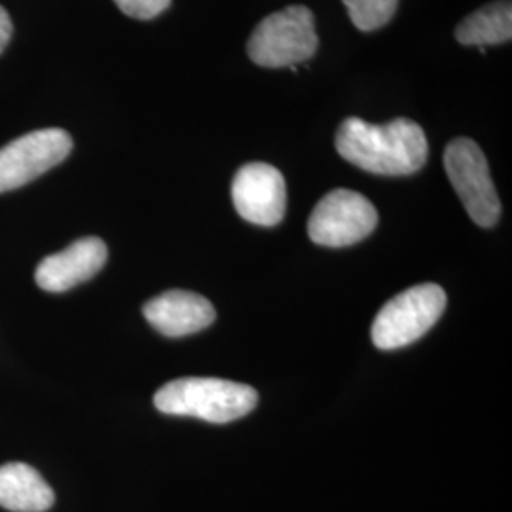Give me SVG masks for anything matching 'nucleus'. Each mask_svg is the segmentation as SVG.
Listing matches in <instances>:
<instances>
[{
	"mask_svg": "<svg viewBox=\"0 0 512 512\" xmlns=\"http://www.w3.org/2000/svg\"><path fill=\"white\" fill-rule=\"evenodd\" d=\"M143 313L154 329L169 338L196 334L207 329L217 317V311L205 296L179 289L148 300Z\"/></svg>",
	"mask_w": 512,
	"mask_h": 512,
	"instance_id": "10",
	"label": "nucleus"
},
{
	"mask_svg": "<svg viewBox=\"0 0 512 512\" xmlns=\"http://www.w3.org/2000/svg\"><path fill=\"white\" fill-rule=\"evenodd\" d=\"M444 167L469 217L482 228H492L501 215V203L484 152L475 141L458 137L446 147Z\"/></svg>",
	"mask_w": 512,
	"mask_h": 512,
	"instance_id": "5",
	"label": "nucleus"
},
{
	"mask_svg": "<svg viewBox=\"0 0 512 512\" xmlns=\"http://www.w3.org/2000/svg\"><path fill=\"white\" fill-rule=\"evenodd\" d=\"M109 258L105 241L82 238L74 241L65 251L46 256L37 266L35 279L42 291L65 293L76 285L90 281L99 274Z\"/></svg>",
	"mask_w": 512,
	"mask_h": 512,
	"instance_id": "9",
	"label": "nucleus"
},
{
	"mask_svg": "<svg viewBox=\"0 0 512 512\" xmlns=\"http://www.w3.org/2000/svg\"><path fill=\"white\" fill-rule=\"evenodd\" d=\"M116 6L135 19H152L160 16L171 0H114Z\"/></svg>",
	"mask_w": 512,
	"mask_h": 512,
	"instance_id": "14",
	"label": "nucleus"
},
{
	"mask_svg": "<svg viewBox=\"0 0 512 512\" xmlns=\"http://www.w3.org/2000/svg\"><path fill=\"white\" fill-rule=\"evenodd\" d=\"M12 33H14V25H12L10 14L6 12V8L0 6V54H2L4 48L8 46V42H10V38H12Z\"/></svg>",
	"mask_w": 512,
	"mask_h": 512,
	"instance_id": "15",
	"label": "nucleus"
},
{
	"mask_svg": "<svg viewBox=\"0 0 512 512\" xmlns=\"http://www.w3.org/2000/svg\"><path fill=\"white\" fill-rule=\"evenodd\" d=\"M54 490L27 463L0 467V507L12 512H46L54 505Z\"/></svg>",
	"mask_w": 512,
	"mask_h": 512,
	"instance_id": "11",
	"label": "nucleus"
},
{
	"mask_svg": "<svg viewBox=\"0 0 512 512\" xmlns=\"http://www.w3.org/2000/svg\"><path fill=\"white\" fill-rule=\"evenodd\" d=\"M349 19L361 31H376L395 16L399 0H344Z\"/></svg>",
	"mask_w": 512,
	"mask_h": 512,
	"instance_id": "13",
	"label": "nucleus"
},
{
	"mask_svg": "<svg viewBox=\"0 0 512 512\" xmlns=\"http://www.w3.org/2000/svg\"><path fill=\"white\" fill-rule=\"evenodd\" d=\"M258 403L251 385L220 378H179L154 395V406L169 416H192L211 423H228L247 416Z\"/></svg>",
	"mask_w": 512,
	"mask_h": 512,
	"instance_id": "2",
	"label": "nucleus"
},
{
	"mask_svg": "<svg viewBox=\"0 0 512 512\" xmlns=\"http://www.w3.org/2000/svg\"><path fill=\"white\" fill-rule=\"evenodd\" d=\"M73 150L65 129H38L0 148V194L21 188L61 164Z\"/></svg>",
	"mask_w": 512,
	"mask_h": 512,
	"instance_id": "7",
	"label": "nucleus"
},
{
	"mask_svg": "<svg viewBox=\"0 0 512 512\" xmlns=\"http://www.w3.org/2000/svg\"><path fill=\"white\" fill-rule=\"evenodd\" d=\"M512 37L511 0H495L473 12L456 29V38L465 46L486 48L492 44L509 42Z\"/></svg>",
	"mask_w": 512,
	"mask_h": 512,
	"instance_id": "12",
	"label": "nucleus"
},
{
	"mask_svg": "<svg viewBox=\"0 0 512 512\" xmlns=\"http://www.w3.org/2000/svg\"><path fill=\"white\" fill-rule=\"evenodd\" d=\"M378 224V211L363 194L338 188L315 205L308 234L311 241L325 247H348L368 238Z\"/></svg>",
	"mask_w": 512,
	"mask_h": 512,
	"instance_id": "6",
	"label": "nucleus"
},
{
	"mask_svg": "<svg viewBox=\"0 0 512 512\" xmlns=\"http://www.w3.org/2000/svg\"><path fill=\"white\" fill-rule=\"evenodd\" d=\"M317 46L313 14L306 6H289L256 25L247 42V54L260 67L281 69L306 63Z\"/></svg>",
	"mask_w": 512,
	"mask_h": 512,
	"instance_id": "3",
	"label": "nucleus"
},
{
	"mask_svg": "<svg viewBox=\"0 0 512 512\" xmlns=\"http://www.w3.org/2000/svg\"><path fill=\"white\" fill-rule=\"evenodd\" d=\"M232 200L241 219L256 226H275L287 209L285 179L274 165H243L232 183Z\"/></svg>",
	"mask_w": 512,
	"mask_h": 512,
	"instance_id": "8",
	"label": "nucleus"
},
{
	"mask_svg": "<svg viewBox=\"0 0 512 512\" xmlns=\"http://www.w3.org/2000/svg\"><path fill=\"white\" fill-rule=\"evenodd\" d=\"M336 150L349 164L385 177L412 175L429 156L423 129L408 118H397L384 126L348 118L336 133Z\"/></svg>",
	"mask_w": 512,
	"mask_h": 512,
	"instance_id": "1",
	"label": "nucleus"
},
{
	"mask_svg": "<svg viewBox=\"0 0 512 512\" xmlns=\"http://www.w3.org/2000/svg\"><path fill=\"white\" fill-rule=\"evenodd\" d=\"M446 310V293L435 283L410 287L378 311L372 325L376 348L399 349L420 340Z\"/></svg>",
	"mask_w": 512,
	"mask_h": 512,
	"instance_id": "4",
	"label": "nucleus"
}]
</instances>
